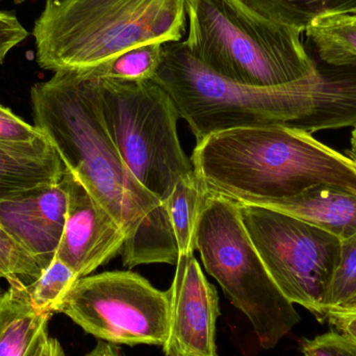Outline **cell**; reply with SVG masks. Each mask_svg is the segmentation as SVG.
<instances>
[{"mask_svg":"<svg viewBox=\"0 0 356 356\" xmlns=\"http://www.w3.org/2000/svg\"><path fill=\"white\" fill-rule=\"evenodd\" d=\"M31 99L35 127L124 230L123 266L177 265L179 253L164 204L134 177L108 135L99 79L56 71L31 88Z\"/></svg>","mask_w":356,"mask_h":356,"instance_id":"1","label":"cell"},{"mask_svg":"<svg viewBox=\"0 0 356 356\" xmlns=\"http://www.w3.org/2000/svg\"><path fill=\"white\" fill-rule=\"evenodd\" d=\"M191 162L209 192L236 203L289 198L319 184L356 191L349 156L284 125L211 134L196 143Z\"/></svg>","mask_w":356,"mask_h":356,"instance_id":"2","label":"cell"},{"mask_svg":"<svg viewBox=\"0 0 356 356\" xmlns=\"http://www.w3.org/2000/svg\"><path fill=\"white\" fill-rule=\"evenodd\" d=\"M152 81L170 96L197 143L218 131L259 125H284L312 135L323 129L334 106V88L319 71L278 87L240 85L207 70L181 41L164 44Z\"/></svg>","mask_w":356,"mask_h":356,"instance_id":"3","label":"cell"},{"mask_svg":"<svg viewBox=\"0 0 356 356\" xmlns=\"http://www.w3.org/2000/svg\"><path fill=\"white\" fill-rule=\"evenodd\" d=\"M188 0H47L35 20L45 70H85L143 44L180 42Z\"/></svg>","mask_w":356,"mask_h":356,"instance_id":"4","label":"cell"},{"mask_svg":"<svg viewBox=\"0 0 356 356\" xmlns=\"http://www.w3.org/2000/svg\"><path fill=\"white\" fill-rule=\"evenodd\" d=\"M184 44L207 70L232 83L278 87L312 74L300 31L255 14L238 0H188Z\"/></svg>","mask_w":356,"mask_h":356,"instance_id":"5","label":"cell"},{"mask_svg":"<svg viewBox=\"0 0 356 356\" xmlns=\"http://www.w3.org/2000/svg\"><path fill=\"white\" fill-rule=\"evenodd\" d=\"M195 250L232 305L246 316L261 348H275L301 321L294 303L266 269L236 202L207 192L195 234Z\"/></svg>","mask_w":356,"mask_h":356,"instance_id":"6","label":"cell"},{"mask_svg":"<svg viewBox=\"0 0 356 356\" xmlns=\"http://www.w3.org/2000/svg\"><path fill=\"white\" fill-rule=\"evenodd\" d=\"M98 79L113 143L134 177L164 204L178 180L195 175L178 139L175 104L154 81Z\"/></svg>","mask_w":356,"mask_h":356,"instance_id":"7","label":"cell"},{"mask_svg":"<svg viewBox=\"0 0 356 356\" xmlns=\"http://www.w3.org/2000/svg\"><path fill=\"white\" fill-rule=\"evenodd\" d=\"M266 269L294 305L326 321V299L342 241L317 226L267 207L236 203Z\"/></svg>","mask_w":356,"mask_h":356,"instance_id":"8","label":"cell"},{"mask_svg":"<svg viewBox=\"0 0 356 356\" xmlns=\"http://www.w3.org/2000/svg\"><path fill=\"white\" fill-rule=\"evenodd\" d=\"M58 313L110 344L163 346L168 338V292L154 288L135 272L79 278Z\"/></svg>","mask_w":356,"mask_h":356,"instance_id":"9","label":"cell"},{"mask_svg":"<svg viewBox=\"0 0 356 356\" xmlns=\"http://www.w3.org/2000/svg\"><path fill=\"white\" fill-rule=\"evenodd\" d=\"M168 292L169 332L165 356H218L216 325L219 296L194 254L178 257Z\"/></svg>","mask_w":356,"mask_h":356,"instance_id":"10","label":"cell"},{"mask_svg":"<svg viewBox=\"0 0 356 356\" xmlns=\"http://www.w3.org/2000/svg\"><path fill=\"white\" fill-rule=\"evenodd\" d=\"M62 180L68 207L56 257L79 278L86 277L121 253L127 236L118 222L66 167Z\"/></svg>","mask_w":356,"mask_h":356,"instance_id":"11","label":"cell"},{"mask_svg":"<svg viewBox=\"0 0 356 356\" xmlns=\"http://www.w3.org/2000/svg\"><path fill=\"white\" fill-rule=\"evenodd\" d=\"M67 207L68 196L60 179L0 201V225L45 269L58 251Z\"/></svg>","mask_w":356,"mask_h":356,"instance_id":"12","label":"cell"},{"mask_svg":"<svg viewBox=\"0 0 356 356\" xmlns=\"http://www.w3.org/2000/svg\"><path fill=\"white\" fill-rule=\"evenodd\" d=\"M241 204L286 213L326 230L341 241L356 234V191L339 184H315L289 198L263 199Z\"/></svg>","mask_w":356,"mask_h":356,"instance_id":"13","label":"cell"},{"mask_svg":"<svg viewBox=\"0 0 356 356\" xmlns=\"http://www.w3.org/2000/svg\"><path fill=\"white\" fill-rule=\"evenodd\" d=\"M8 284L0 296V356H31L49 336L51 315L33 307L24 282Z\"/></svg>","mask_w":356,"mask_h":356,"instance_id":"14","label":"cell"},{"mask_svg":"<svg viewBox=\"0 0 356 356\" xmlns=\"http://www.w3.org/2000/svg\"><path fill=\"white\" fill-rule=\"evenodd\" d=\"M65 166L50 142L27 148L0 145V201L60 181Z\"/></svg>","mask_w":356,"mask_h":356,"instance_id":"15","label":"cell"},{"mask_svg":"<svg viewBox=\"0 0 356 356\" xmlns=\"http://www.w3.org/2000/svg\"><path fill=\"white\" fill-rule=\"evenodd\" d=\"M207 192L195 173L178 180L165 201L179 255L194 254L195 234Z\"/></svg>","mask_w":356,"mask_h":356,"instance_id":"16","label":"cell"},{"mask_svg":"<svg viewBox=\"0 0 356 356\" xmlns=\"http://www.w3.org/2000/svg\"><path fill=\"white\" fill-rule=\"evenodd\" d=\"M255 14L296 31H307L314 20L332 14H353L356 0H238Z\"/></svg>","mask_w":356,"mask_h":356,"instance_id":"17","label":"cell"},{"mask_svg":"<svg viewBox=\"0 0 356 356\" xmlns=\"http://www.w3.org/2000/svg\"><path fill=\"white\" fill-rule=\"evenodd\" d=\"M305 33L315 44L321 62L334 66L356 65V14L319 17Z\"/></svg>","mask_w":356,"mask_h":356,"instance_id":"18","label":"cell"},{"mask_svg":"<svg viewBox=\"0 0 356 356\" xmlns=\"http://www.w3.org/2000/svg\"><path fill=\"white\" fill-rule=\"evenodd\" d=\"M164 44H143L125 50L102 64L81 71L95 79L124 81H152L162 62Z\"/></svg>","mask_w":356,"mask_h":356,"instance_id":"19","label":"cell"},{"mask_svg":"<svg viewBox=\"0 0 356 356\" xmlns=\"http://www.w3.org/2000/svg\"><path fill=\"white\" fill-rule=\"evenodd\" d=\"M79 280L69 266L54 257L41 275L26 284L31 303L42 313H58L63 301Z\"/></svg>","mask_w":356,"mask_h":356,"instance_id":"20","label":"cell"},{"mask_svg":"<svg viewBox=\"0 0 356 356\" xmlns=\"http://www.w3.org/2000/svg\"><path fill=\"white\" fill-rule=\"evenodd\" d=\"M328 312H356V234L342 241L326 299V315Z\"/></svg>","mask_w":356,"mask_h":356,"instance_id":"21","label":"cell"},{"mask_svg":"<svg viewBox=\"0 0 356 356\" xmlns=\"http://www.w3.org/2000/svg\"><path fill=\"white\" fill-rule=\"evenodd\" d=\"M43 270L40 261L0 225V278L8 284L31 282Z\"/></svg>","mask_w":356,"mask_h":356,"instance_id":"22","label":"cell"},{"mask_svg":"<svg viewBox=\"0 0 356 356\" xmlns=\"http://www.w3.org/2000/svg\"><path fill=\"white\" fill-rule=\"evenodd\" d=\"M46 142L48 140L35 125L29 124L0 104V145L27 148Z\"/></svg>","mask_w":356,"mask_h":356,"instance_id":"23","label":"cell"},{"mask_svg":"<svg viewBox=\"0 0 356 356\" xmlns=\"http://www.w3.org/2000/svg\"><path fill=\"white\" fill-rule=\"evenodd\" d=\"M302 356H356V342L337 332L301 343Z\"/></svg>","mask_w":356,"mask_h":356,"instance_id":"24","label":"cell"},{"mask_svg":"<svg viewBox=\"0 0 356 356\" xmlns=\"http://www.w3.org/2000/svg\"><path fill=\"white\" fill-rule=\"evenodd\" d=\"M27 35L26 29L15 15L0 12V64L10 49L26 39Z\"/></svg>","mask_w":356,"mask_h":356,"instance_id":"25","label":"cell"},{"mask_svg":"<svg viewBox=\"0 0 356 356\" xmlns=\"http://www.w3.org/2000/svg\"><path fill=\"white\" fill-rule=\"evenodd\" d=\"M325 322L334 332L356 342V312H328Z\"/></svg>","mask_w":356,"mask_h":356,"instance_id":"26","label":"cell"},{"mask_svg":"<svg viewBox=\"0 0 356 356\" xmlns=\"http://www.w3.org/2000/svg\"><path fill=\"white\" fill-rule=\"evenodd\" d=\"M31 356H66V355L60 343L56 339L48 336Z\"/></svg>","mask_w":356,"mask_h":356,"instance_id":"27","label":"cell"},{"mask_svg":"<svg viewBox=\"0 0 356 356\" xmlns=\"http://www.w3.org/2000/svg\"><path fill=\"white\" fill-rule=\"evenodd\" d=\"M86 356H127L119 348L118 345L98 341L96 346Z\"/></svg>","mask_w":356,"mask_h":356,"instance_id":"28","label":"cell"},{"mask_svg":"<svg viewBox=\"0 0 356 356\" xmlns=\"http://www.w3.org/2000/svg\"><path fill=\"white\" fill-rule=\"evenodd\" d=\"M351 148L349 150V159L353 161L356 168V124L353 127V133H351Z\"/></svg>","mask_w":356,"mask_h":356,"instance_id":"29","label":"cell"},{"mask_svg":"<svg viewBox=\"0 0 356 356\" xmlns=\"http://www.w3.org/2000/svg\"><path fill=\"white\" fill-rule=\"evenodd\" d=\"M0 280H1V278H0ZM3 292H4V290H3V289H2L1 284H0V296H1L2 293H3Z\"/></svg>","mask_w":356,"mask_h":356,"instance_id":"30","label":"cell"},{"mask_svg":"<svg viewBox=\"0 0 356 356\" xmlns=\"http://www.w3.org/2000/svg\"><path fill=\"white\" fill-rule=\"evenodd\" d=\"M15 2H17V3H18V2H21V1H23V0H14Z\"/></svg>","mask_w":356,"mask_h":356,"instance_id":"31","label":"cell"},{"mask_svg":"<svg viewBox=\"0 0 356 356\" xmlns=\"http://www.w3.org/2000/svg\"><path fill=\"white\" fill-rule=\"evenodd\" d=\"M353 14H356V10H355V12H353Z\"/></svg>","mask_w":356,"mask_h":356,"instance_id":"32","label":"cell"}]
</instances>
